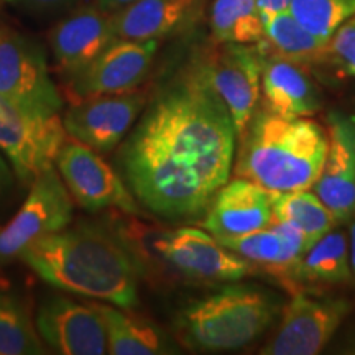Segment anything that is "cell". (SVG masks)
Wrapping results in <instances>:
<instances>
[{
    "mask_svg": "<svg viewBox=\"0 0 355 355\" xmlns=\"http://www.w3.org/2000/svg\"><path fill=\"white\" fill-rule=\"evenodd\" d=\"M227 107L193 64L150 101L123 141L119 166L145 209L165 219L206 212L235 157Z\"/></svg>",
    "mask_w": 355,
    "mask_h": 355,
    "instance_id": "cell-1",
    "label": "cell"
},
{
    "mask_svg": "<svg viewBox=\"0 0 355 355\" xmlns=\"http://www.w3.org/2000/svg\"><path fill=\"white\" fill-rule=\"evenodd\" d=\"M20 259L51 286L122 309L139 304V268L125 245L94 227L43 235Z\"/></svg>",
    "mask_w": 355,
    "mask_h": 355,
    "instance_id": "cell-2",
    "label": "cell"
},
{
    "mask_svg": "<svg viewBox=\"0 0 355 355\" xmlns=\"http://www.w3.org/2000/svg\"><path fill=\"white\" fill-rule=\"evenodd\" d=\"M239 140L235 176L272 194L313 188L327 152V133L319 123L279 117L268 109L254 114Z\"/></svg>",
    "mask_w": 355,
    "mask_h": 355,
    "instance_id": "cell-3",
    "label": "cell"
},
{
    "mask_svg": "<svg viewBox=\"0 0 355 355\" xmlns=\"http://www.w3.org/2000/svg\"><path fill=\"white\" fill-rule=\"evenodd\" d=\"M279 303L254 286L232 285L186 306L178 319L183 343L194 350L224 352L255 343L277 319Z\"/></svg>",
    "mask_w": 355,
    "mask_h": 355,
    "instance_id": "cell-4",
    "label": "cell"
},
{
    "mask_svg": "<svg viewBox=\"0 0 355 355\" xmlns=\"http://www.w3.org/2000/svg\"><path fill=\"white\" fill-rule=\"evenodd\" d=\"M0 99L26 115L48 117L63 109L42 44L6 25H0Z\"/></svg>",
    "mask_w": 355,
    "mask_h": 355,
    "instance_id": "cell-5",
    "label": "cell"
},
{
    "mask_svg": "<svg viewBox=\"0 0 355 355\" xmlns=\"http://www.w3.org/2000/svg\"><path fill=\"white\" fill-rule=\"evenodd\" d=\"M232 117L237 139L254 117L261 91V64L257 46L219 43L194 63Z\"/></svg>",
    "mask_w": 355,
    "mask_h": 355,
    "instance_id": "cell-6",
    "label": "cell"
},
{
    "mask_svg": "<svg viewBox=\"0 0 355 355\" xmlns=\"http://www.w3.org/2000/svg\"><path fill=\"white\" fill-rule=\"evenodd\" d=\"M71 219L73 196L55 166L48 168L35 178L20 211L0 230V261L19 259L30 243L66 229Z\"/></svg>",
    "mask_w": 355,
    "mask_h": 355,
    "instance_id": "cell-7",
    "label": "cell"
},
{
    "mask_svg": "<svg viewBox=\"0 0 355 355\" xmlns=\"http://www.w3.org/2000/svg\"><path fill=\"white\" fill-rule=\"evenodd\" d=\"M56 168L74 201L87 211L115 207L139 214V202L121 175L91 146L68 140L56 155Z\"/></svg>",
    "mask_w": 355,
    "mask_h": 355,
    "instance_id": "cell-8",
    "label": "cell"
},
{
    "mask_svg": "<svg viewBox=\"0 0 355 355\" xmlns=\"http://www.w3.org/2000/svg\"><path fill=\"white\" fill-rule=\"evenodd\" d=\"M352 304L340 298H311L295 293L282 311V319L263 355H316L329 344Z\"/></svg>",
    "mask_w": 355,
    "mask_h": 355,
    "instance_id": "cell-9",
    "label": "cell"
},
{
    "mask_svg": "<svg viewBox=\"0 0 355 355\" xmlns=\"http://www.w3.org/2000/svg\"><path fill=\"white\" fill-rule=\"evenodd\" d=\"M60 114L26 115L7 107L0 114V150L12 163L21 183L30 186L40 173L55 166L56 155L66 141Z\"/></svg>",
    "mask_w": 355,
    "mask_h": 355,
    "instance_id": "cell-10",
    "label": "cell"
},
{
    "mask_svg": "<svg viewBox=\"0 0 355 355\" xmlns=\"http://www.w3.org/2000/svg\"><path fill=\"white\" fill-rule=\"evenodd\" d=\"M153 247L178 272L204 282H239L254 273V263L196 227L158 235Z\"/></svg>",
    "mask_w": 355,
    "mask_h": 355,
    "instance_id": "cell-11",
    "label": "cell"
},
{
    "mask_svg": "<svg viewBox=\"0 0 355 355\" xmlns=\"http://www.w3.org/2000/svg\"><path fill=\"white\" fill-rule=\"evenodd\" d=\"M146 94L128 91L122 94L79 97L63 117L71 139L91 146L96 152H110L123 140L144 110Z\"/></svg>",
    "mask_w": 355,
    "mask_h": 355,
    "instance_id": "cell-12",
    "label": "cell"
},
{
    "mask_svg": "<svg viewBox=\"0 0 355 355\" xmlns=\"http://www.w3.org/2000/svg\"><path fill=\"white\" fill-rule=\"evenodd\" d=\"M35 324L43 343L56 354H107L104 319L96 303L55 296L40 306Z\"/></svg>",
    "mask_w": 355,
    "mask_h": 355,
    "instance_id": "cell-13",
    "label": "cell"
},
{
    "mask_svg": "<svg viewBox=\"0 0 355 355\" xmlns=\"http://www.w3.org/2000/svg\"><path fill=\"white\" fill-rule=\"evenodd\" d=\"M314 191L340 224L355 216V117L327 114V152Z\"/></svg>",
    "mask_w": 355,
    "mask_h": 355,
    "instance_id": "cell-14",
    "label": "cell"
},
{
    "mask_svg": "<svg viewBox=\"0 0 355 355\" xmlns=\"http://www.w3.org/2000/svg\"><path fill=\"white\" fill-rule=\"evenodd\" d=\"M157 50L158 40H115L83 73L71 78V87L78 97L135 91L148 74Z\"/></svg>",
    "mask_w": 355,
    "mask_h": 355,
    "instance_id": "cell-15",
    "label": "cell"
},
{
    "mask_svg": "<svg viewBox=\"0 0 355 355\" xmlns=\"http://www.w3.org/2000/svg\"><path fill=\"white\" fill-rule=\"evenodd\" d=\"M48 40L58 68L74 78L117 38L110 13L96 6L71 10L53 26Z\"/></svg>",
    "mask_w": 355,
    "mask_h": 355,
    "instance_id": "cell-16",
    "label": "cell"
},
{
    "mask_svg": "<svg viewBox=\"0 0 355 355\" xmlns=\"http://www.w3.org/2000/svg\"><path fill=\"white\" fill-rule=\"evenodd\" d=\"M272 220V193L245 178H235L212 198L201 227L216 239L237 237L268 227Z\"/></svg>",
    "mask_w": 355,
    "mask_h": 355,
    "instance_id": "cell-17",
    "label": "cell"
},
{
    "mask_svg": "<svg viewBox=\"0 0 355 355\" xmlns=\"http://www.w3.org/2000/svg\"><path fill=\"white\" fill-rule=\"evenodd\" d=\"M261 64V89L270 112L285 119L318 114L322 107L319 91L304 66L279 58L263 42L255 44Z\"/></svg>",
    "mask_w": 355,
    "mask_h": 355,
    "instance_id": "cell-18",
    "label": "cell"
},
{
    "mask_svg": "<svg viewBox=\"0 0 355 355\" xmlns=\"http://www.w3.org/2000/svg\"><path fill=\"white\" fill-rule=\"evenodd\" d=\"M237 255L273 273L286 285L295 282V270L301 255L308 250V241L288 222L275 219L268 227L237 237L217 239Z\"/></svg>",
    "mask_w": 355,
    "mask_h": 355,
    "instance_id": "cell-19",
    "label": "cell"
},
{
    "mask_svg": "<svg viewBox=\"0 0 355 355\" xmlns=\"http://www.w3.org/2000/svg\"><path fill=\"white\" fill-rule=\"evenodd\" d=\"M194 0H135L110 13L117 40H159L183 24Z\"/></svg>",
    "mask_w": 355,
    "mask_h": 355,
    "instance_id": "cell-20",
    "label": "cell"
},
{
    "mask_svg": "<svg viewBox=\"0 0 355 355\" xmlns=\"http://www.w3.org/2000/svg\"><path fill=\"white\" fill-rule=\"evenodd\" d=\"M104 319L107 354L112 355H162L175 354L165 332L144 318L117 309L114 304L96 303Z\"/></svg>",
    "mask_w": 355,
    "mask_h": 355,
    "instance_id": "cell-21",
    "label": "cell"
},
{
    "mask_svg": "<svg viewBox=\"0 0 355 355\" xmlns=\"http://www.w3.org/2000/svg\"><path fill=\"white\" fill-rule=\"evenodd\" d=\"M265 38L261 40L270 51L300 66L326 63L327 42L311 33L290 10L275 13L263 21Z\"/></svg>",
    "mask_w": 355,
    "mask_h": 355,
    "instance_id": "cell-22",
    "label": "cell"
},
{
    "mask_svg": "<svg viewBox=\"0 0 355 355\" xmlns=\"http://www.w3.org/2000/svg\"><path fill=\"white\" fill-rule=\"evenodd\" d=\"M352 278L350 272L349 232L334 227L301 255L295 270V282L344 283Z\"/></svg>",
    "mask_w": 355,
    "mask_h": 355,
    "instance_id": "cell-23",
    "label": "cell"
},
{
    "mask_svg": "<svg viewBox=\"0 0 355 355\" xmlns=\"http://www.w3.org/2000/svg\"><path fill=\"white\" fill-rule=\"evenodd\" d=\"M272 207L275 219L288 222L298 229L306 237L309 247L339 225L326 204L316 193H309V189L275 193L272 194Z\"/></svg>",
    "mask_w": 355,
    "mask_h": 355,
    "instance_id": "cell-24",
    "label": "cell"
},
{
    "mask_svg": "<svg viewBox=\"0 0 355 355\" xmlns=\"http://www.w3.org/2000/svg\"><path fill=\"white\" fill-rule=\"evenodd\" d=\"M211 32L216 43L261 42L265 25L257 0H216L211 8Z\"/></svg>",
    "mask_w": 355,
    "mask_h": 355,
    "instance_id": "cell-25",
    "label": "cell"
},
{
    "mask_svg": "<svg viewBox=\"0 0 355 355\" xmlns=\"http://www.w3.org/2000/svg\"><path fill=\"white\" fill-rule=\"evenodd\" d=\"M37 354H44V344L28 309L15 296L0 293V355Z\"/></svg>",
    "mask_w": 355,
    "mask_h": 355,
    "instance_id": "cell-26",
    "label": "cell"
},
{
    "mask_svg": "<svg viewBox=\"0 0 355 355\" xmlns=\"http://www.w3.org/2000/svg\"><path fill=\"white\" fill-rule=\"evenodd\" d=\"M288 10L311 33L329 40L345 20L355 15V0H291Z\"/></svg>",
    "mask_w": 355,
    "mask_h": 355,
    "instance_id": "cell-27",
    "label": "cell"
},
{
    "mask_svg": "<svg viewBox=\"0 0 355 355\" xmlns=\"http://www.w3.org/2000/svg\"><path fill=\"white\" fill-rule=\"evenodd\" d=\"M326 63L340 76L355 78V15L332 33L327 42Z\"/></svg>",
    "mask_w": 355,
    "mask_h": 355,
    "instance_id": "cell-28",
    "label": "cell"
},
{
    "mask_svg": "<svg viewBox=\"0 0 355 355\" xmlns=\"http://www.w3.org/2000/svg\"><path fill=\"white\" fill-rule=\"evenodd\" d=\"M6 6L35 19H50L73 10L78 0H2Z\"/></svg>",
    "mask_w": 355,
    "mask_h": 355,
    "instance_id": "cell-29",
    "label": "cell"
},
{
    "mask_svg": "<svg viewBox=\"0 0 355 355\" xmlns=\"http://www.w3.org/2000/svg\"><path fill=\"white\" fill-rule=\"evenodd\" d=\"M15 171L10 170L8 163L6 162V158L2 157L0 153V201L10 193V189L13 188V181H15Z\"/></svg>",
    "mask_w": 355,
    "mask_h": 355,
    "instance_id": "cell-30",
    "label": "cell"
},
{
    "mask_svg": "<svg viewBox=\"0 0 355 355\" xmlns=\"http://www.w3.org/2000/svg\"><path fill=\"white\" fill-rule=\"evenodd\" d=\"M257 3H259L261 19L265 21L266 19L275 15V13L288 10L291 0H257Z\"/></svg>",
    "mask_w": 355,
    "mask_h": 355,
    "instance_id": "cell-31",
    "label": "cell"
},
{
    "mask_svg": "<svg viewBox=\"0 0 355 355\" xmlns=\"http://www.w3.org/2000/svg\"><path fill=\"white\" fill-rule=\"evenodd\" d=\"M135 2V0H96V6L101 8V10L107 12V13H114L121 8L130 6V3Z\"/></svg>",
    "mask_w": 355,
    "mask_h": 355,
    "instance_id": "cell-32",
    "label": "cell"
},
{
    "mask_svg": "<svg viewBox=\"0 0 355 355\" xmlns=\"http://www.w3.org/2000/svg\"><path fill=\"white\" fill-rule=\"evenodd\" d=\"M349 252H350V272L355 279V216L349 222Z\"/></svg>",
    "mask_w": 355,
    "mask_h": 355,
    "instance_id": "cell-33",
    "label": "cell"
},
{
    "mask_svg": "<svg viewBox=\"0 0 355 355\" xmlns=\"http://www.w3.org/2000/svg\"><path fill=\"white\" fill-rule=\"evenodd\" d=\"M8 107V105L6 104V102H3L2 99H0V114H2L3 112V110H6Z\"/></svg>",
    "mask_w": 355,
    "mask_h": 355,
    "instance_id": "cell-34",
    "label": "cell"
}]
</instances>
